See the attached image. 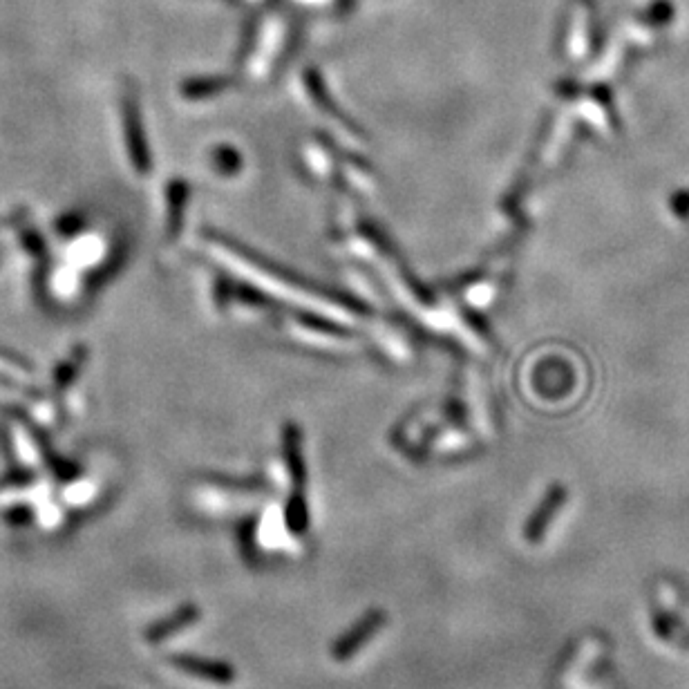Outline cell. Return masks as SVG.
Segmentation results:
<instances>
[{
    "instance_id": "cell-1",
    "label": "cell",
    "mask_w": 689,
    "mask_h": 689,
    "mask_svg": "<svg viewBox=\"0 0 689 689\" xmlns=\"http://www.w3.org/2000/svg\"><path fill=\"white\" fill-rule=\"evenodd\" d=\"M383 625V616L381 613H372V616H367L365 620L358 622V625L354 627L352 634H347L343 636L341 640H338V645H336V658H352L358 649H361V643L365 645L367 640H372L376 631H379V627Z\"/></svg>"
},
{
    "instance_id": "cell-2",
    "label": "cell",
    "mask_w": 689,
    "mask_h": 689,
    "mask_svg": "<svg viewBox=\"0 0 689 689\" xmlns=\"http://www.w3.org/2000/svg\"><path fill=\"white\" fill-rule=\"evenodd\" d=\"M124 128L128 137V150L132 159H135V166L139 171H146L150 164H146V146H144V132H141V121L137 115L135 101L124 103Z\"/></svg>"
},
{
    "instance_id": "cell-3",
    "label": "cell",
    "mask_w": 689,
    "mask_h": 689,
    "mask_svg": "<svg viewBox=\"0 0 689 689\" xmlns=\"http://www.w3.org/2000/svg\"><path fill=\"white\" fill-rule=\"evenodd\" d=\"M177 667L193 676H202V678H209V681H220V683L231 681V676H233L231 669L220 667L215 663H202V660H191V658L177 660Z\"/></svg>"
}]
</instances>
